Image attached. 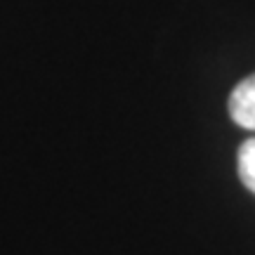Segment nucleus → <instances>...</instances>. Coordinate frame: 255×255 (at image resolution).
I'll return each instance as SVG.
<instances>
[{"mask_svg": "<svg viewBox=\"0 0 255 255\" xmlns=\"http://www.w3.org/2000/svg\"><path fill=\"white\" fill-rule=\"evenodd\" d=\"M229 116L246 130H255V73L239 83L229 95Z\"/></svg>", "mask_w": 255, "mask_h": 255, "instance_id": "f257e3e1", "label": "nucleus"}, {"mask_svg": "<svg viewBox=\"0 0 255 255\" xmlns=\"http://www.w3.org/2000/svg\"><path fill=\"white\" fill-rule=\"evenodd\" d=\"M239 177L246 189L255 194V139H248L239 149Z\"/></svg>", "mask_w": 255, "mask_h": 255, "instance_id": "f03ea898", "label": "nucleus"}]
</instances>
